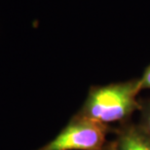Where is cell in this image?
<instances>
[{"instance_id": "obj_2", "label": "cell", "mask_w": 150, "mask_h": 150, "mask_svg": "<svg viewBox=\"0 0 150 150\" xmlns=\"http://www.w3.org/2000/svg\"><path fill=\"white\" fill-rule=\"evenodd\" d=\"M112 128L75 115L58 136L37 150H103Z\"/></svg>"}, {"instance_id": "obj_1", "label": "cell", "mask_w": 150, "mask_h": 150, "mask_svg": "<svg viewBox=\"0 0 150 150\" xmlns=\"http://www.w3.org/2000/svg\"><path fill=\"white\" fill-rule=\"evenodd\" d=\"M140 91L139 78L92 87L76 115L109 127L112 123L124 124L139 110L137 97Z\"/></svg>"}, {"instance_id": "obj_4", "label": "cell", "mask_w": 150, "mask_h": 150, "mask_svg": "<svg viewBox=\"0 0 150 150\" xmlns=\"http://www.w3.org/2000/svg\"><path fill=\"white\" fill-rule=\"evenodd\" d=\"M139 119L137 124L150 137V98L139 100Z\"/></svg>"}, {"instance_id": "obj_3", "label": "cell", "mask_w": 150, "mask_h": 150, "mask_svg": "<svg viewBox=\"0 0 150 150\" xmlns=\"http://www.w3.org/2000/svg\"><path fill=\"white\" fill-rule=\"evenodd\" d=\"M114 137L103 150H150V137L137 123L129 121L112 129Z\"/></svg>"}, {"instance_id": "obj_5", "label": "cell", "mask_w": 150, "mask_h": 150, "mask_svg": "<svg viewBox=\"0 0 150 150\" xmlns=\"http://www.w3.org/2000/svg\"><path fill=\"white\" fill-rule=\"evenodd\" d=\"M139 84L142 90L150 89V64L146 67L142 76L139 78Z\"/></svg>"}]
</instances>
